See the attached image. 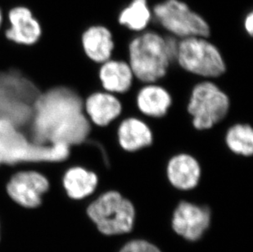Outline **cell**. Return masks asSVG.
Listing matches in <instances>:
<instances>
[{
    "instance_id": "1",
    "label": "cell",
    "mask_w": 253,
    "mask_h": 252,
    "mask_svg": "<svg viewBox=\"0 0 253 252\" xmlns=\"http://www.w3.org/2000/svg\"><path fill=\"white\" fill-rule=\"evenodd\" d=\"M31 121L35 143L41 145L80 144L90 131L83 101L67 88H57L40 95Z\"/></svg>"
},
{
    "instance_id": "2",
    "label": "cell",
    "mask_w": 253,
    "mask_h": 252,
    "mask_svg": "<svg viewBox=\"0 0 253 252\" xmlns=\"http://www.w3.org/2000/svg\"><path fill=\"white\" fill-rule=\"evenodd\" d=\"M178 43L174 36L163 37L155 31H146L133 39L129 65L134 76L148 84L163 78L169 63L176 59Z\"/></svg>"
},
{
    "instance_id": "3",
    "label": "cell",
    "mask_w": 253,
    "mask_h": 252,
    "mask_svg": "<svg viewBox=\"0 0 253 252\" xmlns=\"http://www.w3.org/2000/svg\"><path fill=\"white\" fill-rule=\"evenodd\" d=\"M87 214L101 233L117 235L132 230L135 210L131 202L121 193L109 191L88 206Z\"/></svg>"
},
{
    "instance_id": "4",
    "label": "cell",
    "mask_w": 253,
    "mask_h": 252,
    "mask_svg": "<svg viewBox=\"0 0 253 252\" xmlns=\"http://www.w3.org/2000/svg\"><path fill=\"white\" fill-rule=\"evenodd\" d=\"M156 22L175 38L210 36L208 22L181 0H164L153 7Z\"/></svg>"
},
{
    "instance_id": "5",
    "label": "cell",
    "mask_w": 253,
    "mask_h": 252,
    "mask_svg": "<svg viewBox=\"0 0 253 252\" xmlns=\"http://www.w3.org/2000/svg\"><path fill=\"white\" fill-rule=\"evenodd\" d=\"M175 61L187 72L206 78L219 77L226 69L220 51L206 37L181 39Z\"/></svg>"
},
{
    "instance_id": "6",
    "label": "cell",
    "mask_w": 253,
    "mask_h": 252,
    "mask_svg": "<svg viewBox=\"0 0 253 252\" xmlns=\"http://www.w3.org/2000/svg\"><path fill=\"white\" fill-rule=\"evenodd\" d=\"M229 108L228 96L209 81L194 87L188 105V111L193 117V125L198 130L208 129L221 122Z\"/></svg>"
},
{
    "instance_id": "7",
    "label": "cell",
    "mask_w": 253,
    "mask_h": 252,
    "mask_svg": "<svg viewBox=\"0 0 253 252\" xmlns=\"http://www.w3.org/2000/svg\"><path fill=\"white\" fill-rule=\"evenodd\" d=\"M41 94L30 81L17 75H4L0 78V112L2 119L12 124L15 112L22 119L31 120L34 107Z\"/></svg>"
},
{
    "instance_id": "8",
    "label": "cell",
    "mask_w": 253,
    "mask_h": 252,
    "mask_svg": "<svg viewBox=\"0 0 253 252\" xmlns=\"http://www.w3.org/2000/svg\"><path fill=\"white\" fill-rule=\"evenodd\" d=\"M50 188L48 177L36 169H22L15 172L6 184L7 195L24 208L40 207L42 199Z\"/></svg>"
},
{
    "instance_id": "9",
    "label": "cell",
    "mask_w": 253,
    "mask_h": 252,
    "mask_svg": "<svg viewBox=\"0 0 253 252\" xmlns=\"http://www.w3.org/2000/svg\"><path fill=\"white\" fill-rule=\"evenodd\" d=\"M210 221L211 212L208 207L182 202L174 210L172 227L177 234L194 242L202 238Z\"/></svg>"
},
{
    "instance_id": "10",
    "label": "cell",
    "mask_w": 253,
    "mask_h": 252,
    "mask_svg": "<svg viewBox=\"0 0 253 252\" xmlns=\"http://www.w3.org/2000/svg\"><path fill=\"white\" fill-rule=\"evenodd\" d=\"M7 18L10 26L5 31V36L8 41L24 46L34 45L40 41L42 27L30 8L24 6L13 7L8 12Z\"/></svg>"
},
{
    "instance_id": "11",
    "label": "cell",
    "mask_w": 253,
    "mask_h": 252,
    "mask_svg": "<svg viewBox=\"0 0 253 252\" xmlns=\"http://www.w3.org/2000/svg\"><path fill=\"white\" fill-rule=\"evenodd\" d=\"M82 43L86 56L91 61L102 64L110 60L115 47L113 34L101 25L86 29L82 34Z\"/></svg>"
},
{
    "instance_id": "12",
    "label": "cell",
    "mask_w": 253,
    "mask_h": 252,
    "mask_svg": "<svg viewBox=\"0 0 253 252\" xmlns=\"http://www.w3.org/2000/svg\"><path fill=\"white\" fill-rule=\"evenodd\" d=\"M169 183L179 190H190L198 185L201 177V167L194 157L179 154L172 157L168 165Z\"/></svg>"
},
{
    "instance_id": "13",
    "label": "cell",
    "mask_w": 253,
    "mask_h": 252,
    "mask_svg": "<svg viewBox=\"0 0 253 252\" xmlns=\"http://www.w3.org/2000/svg\"><path fill=\"white\" fill-rule=\"evenodd\" d=\"M84 114L93 124L106 126L119 117L122 103L111 93H94L83 102Z\"/></svg>"
},
{
    "instance_id": "14",
    "label": "cell",
    "mask_w": 253,
    "mask_h": 252,
    "mask_svg": "<svg viewBox=\"0 0 253 252\" xmlns=\"http://www.w3.org/2000/svg\"><path fill=\"white\" fill-rule=\"evenodd\" d=\"M134 74L129 63L108 60L99 70V78L108 93H124L132 85Z\"/></svg>"
},
{
    "instance_id": "15",
    "label": "cell",
    "mask_w": 253,
    "mask_h": 252,
    "mask_svg": "<svg viewBox=\"0 0 253 252\" xmlns=\"http://www.w3.org/2000/svg\"><path fill=\"white\" fill-rule=\"evenodd\" d=\"M62 185L70 198L82 200L95 191L98 176L94 172L84 167H71L63 174Z\"/></svg>"
},
{
    "instance_id": "16",
    "label": "cell",
    "mask_w": 253,
    "mask_h": 252,
    "mask_svg": "<svg viewBox=\"0 0 253 252\" xmlns=\"http://www.w3.org/2000/svg\"><path fill=\"white\" fill-rule=\"evenodd\" d=\"M117 135L120 145L127 152H135L153 143L150 128L137 118H128L123 121L118 128Z\"/></svg>"
},
{
    "instance_id": "17",
    "label": "cell",
    "mask_w": 253,
    "mask_h": 252,
    "mask_svg": "<svg viewBox=\"0 0 253 252\" xmlns=\"http://www.w3.org/2000/svg\"><path fill=\"white\" fill-rule=\"evenodd\" d=\"M171 104V97L162 86L149 84L137 96V105L143 114L151 117L165 116Z\"/></svg>"
},
{
    "instance_id": "18",
    "label": "cell",
    "mask_w": 253,
    "mask_h": 252,
    "mask_svg": "<svg viewBox=\"0 0 253 252\" xmlns=\"http://www.w3.org/2000/svg\"><path fill=\"white\" fill-rule=\"evenodd\" d=\"M153 18V12L147 0H132L118 16V22L130 31L141 32L145 30Z\"/></svg>"
},
{
    "instance_id": "19",
    "label": "cell",
    "mask_w": 253,
    "mask_h": 252,
    "mask_svg": "<svg viewBox=\"0 0 253 252\" xmlns=\"http://www.w3.org/2000/svg\"><path fill=\"white\" fill-rule=\"evenodd\" d=\"M228 148L232 152L244 157L252 156L253 152V131L249 125L238 124L232 126L225 137Z\"/></svg>"
},
{
    "instance_id": "20",
    "label": "cell",
    "mask_w": 253,
    "mask_h": 252,
    "mask_svg": "<svg viewBox=\"0 0 253 252\" xmlns=\"http://www.w3.org/2000/svg\"><path fill=\"white\" fill-rule=\"evenodd\" d=\"M119 252H162L147 241L134 240L126 243Z\"/></svg>"
},
{
    "instance_id": "21",
    "label": "cell",
    "mask_w": 253,
    "mask_h": 252,
    "mask_svg": "<svg viewBox=\"0 0 253 252\" xmlns=\"http://www.w3.org/2000/svg\"><path fill=\"white\" fill-rule=\"evenodd\" d=\"M244 28L247 33L249 36H253V12H249V14H247L245 19H244Z\"/></svg>"
},
{
    "instance_id": "22",
    "label": "cell",
    "mask_w": 253,
    "mask_h": 252,
    "mask_svg": "<svg viewBox=\"0 0 253 252\" xmlns=\"http://www.w3.org/2000/svg\"><path fill=\"white\" fill-rule=\"evenodd\" d=\"M2 20H3V17H2V10L0 8V28H1V26H2Z\"/></svg>"
}]
</instances>
